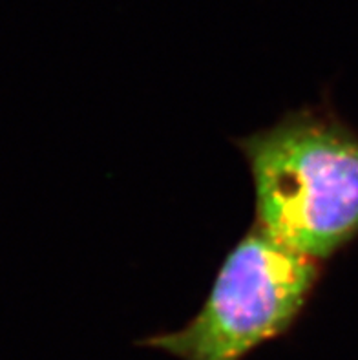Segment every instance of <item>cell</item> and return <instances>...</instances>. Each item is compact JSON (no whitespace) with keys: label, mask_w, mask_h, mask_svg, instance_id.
Returning <instances> with one entry per match:
<instances>
[{"label":"cell","mask_w":358,"mask_h":360,"mask_svg":"<svg viewBox=\"0 0 358 360\" xmlns=\"http://www.w3.org/2000/svg\"><path fill=\"white\" fill-rule=\"evenodd\" d=\"M256 194L254 224L324 262L358 236V134L329 110L300 108L238 139Z\"/></svg>","instance_id":"obj_1"},{"label":"cell","mask_w":358,"mask_h":360,"mask_svg":"<svg viewBox=\"0 0 358 360\" xmlns=\"http://www.w3.org/2000/svg\"><path fill=\"white\" fill-rule=\"evenodd\" d=\"M320 276V262L254 224L225 256L200 313L145 344L179 360H241L295 324Z\"/></svg>","instance_id":"obj_2"}]
</instances>
